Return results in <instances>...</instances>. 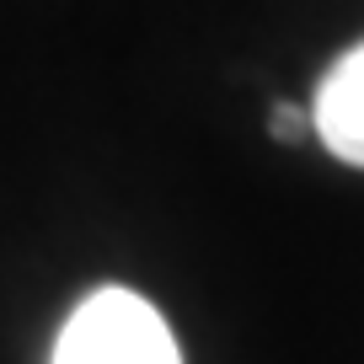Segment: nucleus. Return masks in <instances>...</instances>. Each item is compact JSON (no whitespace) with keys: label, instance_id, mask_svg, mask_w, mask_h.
<instances>
[{"label":"nucleus","instance_id":"3","mask_svg":"<svg viewBox=\"0 0 364 364\" xmlns=\"http://www.w3.org/2000/svg\"><path fill=\"white\" fill-rule=\"evenodd\" d=\"M306 124H311V113H306V107H289V102H279V107H273V139H284V145H289V139H306Z\"/></svg>","mask_w":364,"mask_h":364},{"label":"nucleus","instance_id":"2","mask_svg":"<svg viewBox=\"0 0 364 364\" xmlns=\"http://www.w3.org/2000/svg\"><path fill=\"white\" fill-rule=\"evenodd\" d=\"M311 129L338 161L364 166V43H353L327 70L316 102H311Z\"/></svg>","mask_w":364,"mask_h":364},{"label":"nucleus","instance_id":"1","mask_svg":"<svg viewBox=\"0 0 364 364\" xmlns=\"http://www.w3.org/2000/svg\"><path fill=\"white\" fill-rule=\"evenodd\" d=\"M54 364H182L166 316L134 289H97L59 327Z\"/></svg>","mask_w":364,"mask_h":364}]
</instances>
